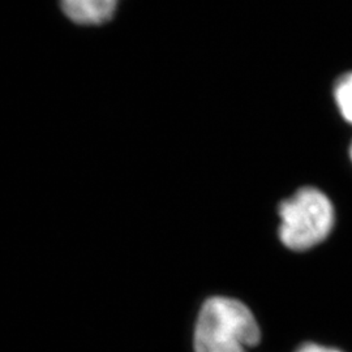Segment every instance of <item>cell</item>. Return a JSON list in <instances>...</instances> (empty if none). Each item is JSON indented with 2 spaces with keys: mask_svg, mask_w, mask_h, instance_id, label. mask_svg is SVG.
Wrapping results in <instances>:
<instances>
[{
  "mask_svg": "<svg viewBox=\"0 0 352 352\" xmlns=\"http://www.w3.org/2000/svg\"><path fill=\"white\" fill-rule=\"evenodd\" d=\"M260 340L258 324L245 304L215 296L202 305L195 330V351L247 352Z\"/></svg>",
  "mask_w": 352,
  "mask_h": 352,
  "instance_id": "1",
  "label": "cell"
},
{
  "mask_svg": "<svg viewBox=\"0 0 352 352\" xmlns=\"http://www.w3.org/2000/svg\"><path fill=\"white\" fill-rule=\"evenodd\" d=\"M279 238L292 251H305L327 239L334 226V208L320 189H299L279 205Z\"/></svg>",
  "mask_w": 352,
  "mask_h": 352,
  "instance_id": "2",
  "label": "cell"
},
{
  "mask_svg": "<svg viewBox=\"0 0 352 352\" xmlns=\"http://www.w3.org/2000/svg\"><path fill=\"white\" fill-rule=\"evenodd\" d=\"M59 10L76 25H102L113 19L120 0H58Z\"/></svg>",
  "mask_w": 352,
  "mask_h": 352,
  "instance_id": "3",
  "label": "cell"
},
{
  "mask_svg": "<svg viewBox=\"0 0 352 352\" xmlns=\"http://www.w3.org/2000/svg\"><path fill=\"white\" fill-rule=\"evenodd\" d=\"M334 97L342 116L352 124V74L340 77L336 85Z\"/></svg>",
  "mask_w": 352,
  "mask_h": 352,
  "instance_id": "4",
  "label": "cell"
},
{
  "mask_svg": "<svg viewBox=\"0 0 352 352\" xmlns=\"http://www.w3.org/2000/svg\"><path fill=\"white\" fill-rule=\"evenodd\" d=\"M296 352H342L337 349H330V347H325V346H320L316 343H305L300 346Z\"/></svg>",
  "mask_w": 352,
  "mask_h": 352,
  "instance_id": "5",
  "label": "cell"
},
{
  "mask_svg": "<svg viewBox=\"0 0 352 352\" xmlns=\"http://www.w3.org/2000/svg\"><path fill=\"white\" fill-rule=\"evenodd\" d=\"M351 158H352V145H351Z\"/></svg>",
  "mask_w": 352,
  "mask_h": 352,
  "instance_id": "6",
  "label": "cell"
}]
</instances>
